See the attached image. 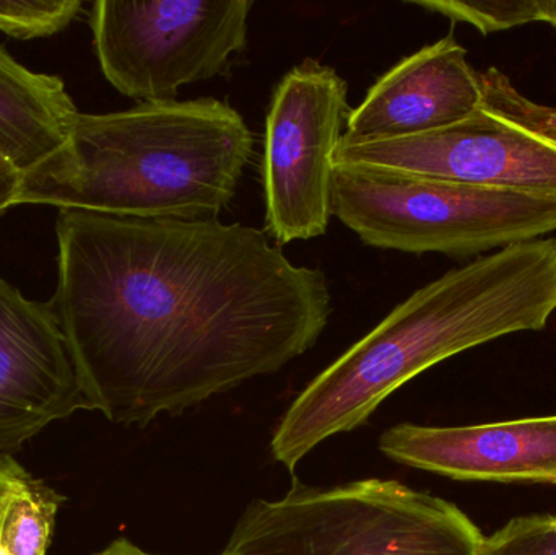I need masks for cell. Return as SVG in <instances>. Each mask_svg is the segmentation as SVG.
<instances>
[{
  "label": "cell",
  "instance_id": "8",
  "mask_svg": "<svg viewBox=\"0 0 556 555\" xmlns=\"http://www.w3.org/2000/svg\"><path fill=\"white\" fill-rule=\"evenodd\" d=\"M349 113V84L316 59L294 65L274 88L261 185L266 234L277 247L326 235L332 217L333 155Z\"/></svg>",
  "mask_w": 556,
  "mask_h": 555
},
{
  "label": "cell",
  "instance_id": "14",
  "mask_svg": "<svg viewBox=\"0 0 556 555\" xmlns=\"http://www.w3.org/2000/svg\"><path fill=\"white\" fill-rule=\"evenodd\" d=\"M408 5L467 23L482 35L506 31L529 23H548L556 29V0H407Z\"/></svg>",
  "mask_w": 556,
  "mask_h": 555
},
{
  "label": "cell",
  "instance_id": "3",
  "mask_svg": "<svg viewBox=\"0 0 556 555\" xmlns=\"http://www.w3.org/2000/svg\"><path fill=\"white\" fill-rule=\"evenodd\" d=\"M254 137L217 98L78 114L65 142L23 173L16 205L146 220H217L230 207Z\"/></svg>",
  "mask_w": 556,
  "mask_h": 555
},
{
  "label": "cell",
  "instance_id": "18",
  "mask_svg": "<svg viewBox=\"0 0 556 555\" xmlns=\"http://www.w3.org/2000/svg\"><path fill=\"white\" fill-rule=\"evenodd\" d=\"M26 476L28 472L12 456H0V514L7 499L25 481Z\"/></svg>",
  "mask_w": 556,
  "mask_h": 555
},
{
  "label": "cell",
  "instance_id": "4",
  "mask_svg": "<svg viewBox=\"0 0 556 555\" xmlns=\"http://www.w3.org/2000/svg\"><path fill=\"white\" fill-rule=\"evenodd\" d=\"M480 528L457 505L391 479L333 488L294 481L278 501H254L228 555H479Z\"/></svg>",
  "mask_w": 556,
  "mask_h": 555
},
{
  "label": "cell",
  "instance_id": "9",
  "mask_svg": "<svg viewBox=\"0 0 556 555\" xmlns=\"http://www.w3.org/2000/svg\"><path fill=\"white\" fill-rule=\"evenodd\" d=\"M77 411L87 403L51 305L0 277V456Z\"/></svg>",
  "mask_w": 556,
  "mask_h": 555
},
{
  "label": "cell",
  "instance_id": "16",
  "mask_svg": "<svg viewBox=\"0 0 556 555\" xmlns=\"http://www.w3.org/2000/svg\"><path fill=\"white\" fill-rule=\"evenodd\" d=\"M479 555H556V515L511 518L480 543Z\"/></svg>",
  "mask_w": 556,
  "mask_h": 555
},
{
  "label": "cell",
  "instance_id": "1",
  "mask_svg": "<svg viewBox=\"0 0 556 555\" xmlns=\"http://www.w3.org/2000/svg\"><path fill=\"white\" fill-rule=\"evenodd\" d=\"M51 305L88 411L176 416L314 348L332 312L319 269L260 228L59 211Z\"/></svg>",
  "mask_w": 556,
  "mask_h": 555
},
{
  "label": "cell",
  "instance_id": "15",
  "mask_svg": "<svg viewBox=\"0 0 556 555\" xmlns=\"http://www.w3.org/2000/svg\"><path fill=\"white\" fill-rule=\"evenodd\" d=\"M81 0H0V31L16 39L46 38L67 28Z\"/></svg>",
  "mask_w": 556,
  "mask_h": 555
},
{
  "label": "cell",
  "instance_id": "2",
  "mask_svg": "<svg viewBox=\"0 0 556 555\" xmlns=\"http://www.w3.org/2000/svg\"><path fill=\"white\" fill-rule=\"evenodd\" d=\"M555 313L556 235L447 270L399 303L298 394L274 432V458L293 471L324 440L368 422L428 368L505 336L542 331Z\"/></svg>",
  "mask_w": 556,
  "mask_h": 555
},
{
  "label": "cell",
  "instance_id": "6",
  "mask_svg": "<svg viewBox=\"0 0 556 555\" xmlns=\"http://www.w3.org/2000/svg\"><path fill=\"white\" fill-rule=\"evenodd\" d=\"M333 166L376 169L556 202V106L526 97L496 67L483 97L459 123L391 139L343 134Z\"/></svg>",
  "mask_w": 556,
  "mask_h": 555
},
{
  "label": "cell",
  "instance_id": "13",
  "mask_svg": "<svg viewBox=\"0 0 556 555\" xmlns=\"http://www.w3.org/2000/svg\"><path fill=\"white\" fill-rule=\"evenodd\" d=\"M62 497L26 476L0 514V555H46Z\"/></svg>",
  "mask_w": 556,
  "mask_h": 555
},
{
  "label": "cell",
  "instance_id": "11",
  "mask_svg": "<svg viewBox=\"0 0 556 555\" xmlns=\"http://www.w3.org/2000/svg\"><path fill=\"white\" fill-rule=\"evenodd\" d=\"M483 97V72L453 33L399 61L350 110L345 136L391 139L459 123Z\"/></svg>",
  "mask_w": 556,
  "mask_h": 555
},
{
  "label": "cell",
  "instance_id": "17",
  "mask_svg": "<svg viewBox=\"0 0 556 555\" xmlns=\"http://www.w3.org/2000/svg\"><path fill=\"white\" fill-rule=\"evenodd\" d=\"M23 173L9 160L0 156V217L16 207Z\"/></svg>",
  "mask_w": 556,
  "mask_h": 555
},
{
  "label": "cell",
  "instance_id": "12",
  "mask_svg": "<svg viewBox=\"0 0 556 555\" xmlns=\"http://www.w3.org/2000/svg\"><path fill=\"white\" fill-rule=\"evenodd\" d=\"M78 114L61 77L29 71L0 46V156L28 172L65 142Z\"/></svg>",
  "mask_w": 556,
  "mask_h": 555
},
{
  "label": "cell",
  "instance_id": "19",
  "mask_svg": "<svg viewBox=\"0 0 556 555\" xmlns=\"http://www.w3.org/2000/svg\"><path fill=\"white\" fill-rule=\"evenodd\" d=\"M93 555H156L147 553V551L140 550L136 544L130 543L126 538H119V540L113 541L110 546L104 547L103 551ZM220 555H228L222 553Z\"/></svg>",
  "mask_w": 556,
  "mask_h": 555
},
{
  "label": "cell",
  "instance_id": "5",
  "mask_svg": "<svg viewBox=\"0 0 556 555\" xmlns=\"http://www.w3.org/2000/svg\"><path fill=\"white\" fill-rule=\"evenodd\" d=\"M332 215L368 247L460 261L556 234L548 199L346 166H333Z\"/></svg>",
  "mask_w": 556,
  "mask_h": 555
},
{
  "label": "cell",
  "instance_id": "10",
  "mask_svg": "<svg viewBox=\"0 0 556 555\" xmlns=\"http://www.w3.org/2000/svg\"><path fill=\"white\" fill-rule=\"evenodd\" d=\"M379 450L454 481L556 488V414L457 427L399 424L382 433Z\"/></svg>",
  "mask_w": 556,
  "mask_h": 555
},
{
  "label": "cell",
  "instance_id": "7",
  "mask_svg": "<svg viewBox=\"0 0 556 555\" xmlns=\"http://www.w3.org/2000/svg\"><path fill=\"white\" fill-rule=\"evenodd\" d=\"M251 0H98L93 48L106 80L139 103L176 100L186 85L225 77L244 52Z\"/></svg>",
  "mask_w": 556,
  "mask_h": 555
}]
</instances>
